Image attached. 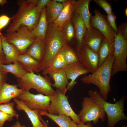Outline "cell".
<instances>
[{"mask_svg":"<svg viewBox=\"0 0 127 127\" xmlns=\"http://www.w3.org/2000/svg\"><path fill=\"white\" fill-rule=\"evenodd\" d=\"M38 0H19L17 5L19 8L16 13L11 17L12 22L7 28V33L16 31L22 26L27 27L31 31L37 25L41 13L37 11V4Z\"/></svg>","mask_w":127,"mask_h":127,"instance_id":"cell-1","label":"cell"},{"mask_svg":"<svg viewBox=\"0 0 127 127\" xmlns=\"http://www.w3.org/2000/svg\"><path fill=\"white\" fill-rule=\"evenodd\" d=\"M114 52L108 56L94 72L88 75H85L80 79L83 83L92 84L97 87L100 94L106 100L111 90L110 82L111 69L114 61Z\"/></svg>","mask_w":127,"mask_h":127,"instance_id":"cell-2","label":"cell"},{"mask_svg":"<svg viewBox=\"0 0 127 127\" xmlns=\"http://www.w3.org/2000/svg\"><path fill=\"white\" fill-rule=\"evenodd\" d=\"M45 42L44 56L40 63L38 73L49 66L54 57L67 42L61 28L53 24L48 26Z\"/></svg>","mask_w":127,"mask_h":127,"instance_id":"cell-3","label":"cell"},{"mask_svg":"<svg viewBox=\"0 0 127 127\" xmlns=\"http://www.w3.org/2000/svg\"><path fill=\"white\" fill-rule=\"evenodd\" d=\"M88 94L89 97L101 104L107 116L108 127H114L120 121L127 119L124 112L126 96H123L115 103H112L105 100L96 89L89 90Z\"/></svg>","mask_w":127,"mask_h":127,"instance_id":"cell-4","label":"cell"},{"mask_svg":"<svg viewBox=\"0 0 127 127\" xmlns=\"http://www.w3.org/2000/svg\"><path fill=\"white\" fill-rule=\"evenodd\" d=\"M18 86L20 88L29 91L31 89L35 90L43 95H52L55 93L52 87L50 79L47 75L43 76L38 74L27 72L22 77L17 78Z\"/></svg>","mask_w":127,"mask_h":127,"instance_id":"cell-5","label":"cell"},{"mask_svg":"<svg viewBox=\"0 0 127 127\" xmlns=\"http://www.w3.org/2000/svg\"><path fill=\"white\" fill-rule=\"evenodd\" d=\"M81 104L82 109L78 114L81 122L85 123L92 121L95 124L99 119L102 122L105 121V113L99 102L89 97H85Z\"/></svg>","mask_w":127,"mask_h":127,"instance_id":"cell-6","label":"cell"},{"mask_svg":"<svg viewBox=\"0 0 127 127\" xmlns=\"http://www.w3.org/2000/svg\"><path fill=\"white\" fill-rule=\"evenodd\" d=\"M49 108L47 111L54 115H64L70 117L77 124L81 123L78 114L73 111L65 94L56 89L51 96Z\"/></svg>","mask_w":127,"mask_h":127,"instance_id":"cell-7","label":"cell"},{"mask_svg":"<svg viewBox=\"0 0 127 127\" xmlns=\"http://www.w3.org/2000/svg\"><path fill=\"white\" fill-rule=\"evenodd\" d=\"M118 33H114V61L111 72V76L118 72L127 71V40L123 37L118 29Z\"/></svg>","mask_w":127,"mask_h":127,"instance_id":"cell-8","label":"cell"},{"mask_svg":"<svg viewBox=\"0 0 127 127\" xmlns=\"http://www.w3.org/2000/svg\"><path fill=\"white\" fill-rule=\"evenodd\" d=\"M9 43L15 46L20 55L25 53L29 47L36 38L27 27L21 26L16 32L4 34V36Z\"/></svg>","mask_w":127,"mask_h":127,"instance_id":"cell-9","label":"cell"},{"mask_svg":"<svg viewBox=\"0 0 127 127\" xmlns=\"http://www.w3.org/2000/svg\"><path fill=\"white\" fill-rule=\"evenodd\" d=\"M51 96L41 94L35 95L30 93L29 91L24 90L16 98L22 101L31 110L38 109L47 111Z\"/></svg>","mask_w":127,"mask_h":127,"instance_id":"cell-10","label":"cell"},{"mask_svg":"<svg viewBox=\"0 0 127 127\" xmlns=\"http://www.w3.org/2000/svg\"><path fill=\"white\" fill-rule=\"evenodd\" d=\"M94 12V15L91 16L90 20L91 27L96 29L105 38L114 42L115 32L109 24L106 16L102 14L98 9H95Z\"/></svg>","mask_w":127,"mask_h":127,"instance_id":"cell-11","label":"cell"},{"mask_svg":"<svg viewBox=\"0 0 127 127\" xmlns=\"http://www.w3.org/2000/svg\"><path fill=\"white\" fill-rule=\"evenodd\" d=\"M77 55L79 61L89 72L93 73L98 68V55L87 46L83 45Z\"/></svg>","mask_w":127,"mask_h":127,"instance_id":"cell-12","label":"cell"},{"mask_svg":"<svg viewBox=\"0 0 127 127\" xmlns=\"http://www.w3.org/2000/svg\"><path fill=\"white\" fill-rule=\"evenodd\" d=\"M104 38L96 29L92 27L89 29L86 28L83 45L87 46L98 55L99 47Z\"/></svg>","mask_w":127,"mask_h":127,"instance_id":"cell-13","label":"cell"},{"mask_svg":"<svg viewBox=\"0 0 127 127\" xmlns=\"http://www.w3.org/2000/svg\"><path fill=\"white\" fill-rule=\"evenodd\" d=\"M64 69L68 79L71 80L67 85V91L72 88L76 83L75 80L79 76L89 73L79 61L68 65Z\"/></svg>","mask_w":127,"mask_h":127,"instance_id":"cell-14","label":"cell"},{"mask_svg":"<svg viewBox=\"0 0 127 127\" xmlns=\"http://www.w3.org/2000/svg\"><path fill=\"white\" fill-rule=\"evenodd\" d=\"M72 16L77 42V53H79L82 47L86 28L83 21L79 15L74 12Z\"/></svg>","mask_w":127,"mask_h":127,"instance_id":"cell-15","label":"cell"},{"mask_svg":"<svg viewBox=\"0 0 127 127\" xmlns=\"http://www.w3.org/2000/svg\"><path fill=\"white\" fill-rule=\"evenodd\" d=\"M18 85H11L4 83L0 91V104L9 103L10 100L17 97L24 90L19 88Z\"/></svg>","mask_w":127,"mask_h":127,"instance_id":"cell-16","label":"cell"},{"mask_svg":"<svg viewBox=\"0 0 127 127\" xmlns=\"http://www.w3.org/2000/svg\"><path fill=\"white\" fill-rule=\"evenodd\" d=\"M91 0H79L75 1L74 6L73 12L78 14L83 21L86 28H91L90 21L91 16L89 10V5Z\"/></svg>","mask_w":127,"mask_h":127,"instance_id":"cell-17","label":"cell"},{"mask_svg":"<svg viewBox=\"0 0 127 127\" xmlns=\"http://www.w3.org/2000/svg\"><path fill=\"white\" fill-rule=\"evenodd\" d=\"M45 39L36 38L27 49V53L40 63L44 56Z\"/></svg>","mask_w":127,"mask_h":127,"instance_id":"cell-18","label":"cell"},{"mask_svg":"<svg viewBox=\"0 0 127 127\" xmlns=\"http://www.w3.org/2000/svg\"><path fill=\"white\" fill-rule=\"evenodd\" d=\"M75 1L74 0H67L64 3L62 9L53 22V24L61 28L66 22L70 20L73 12Z\"/></svg>","mask_w":127,"mask_h":127,"instance_id":"cell-19","label":"cell"},{"mask_svg":"<svg viewBox=\"0 0 127 127\" xmlns=\"http://www.w3.org/2000/svg\"><path fill=\"white\" fill-rule=\"evenodd\" d=\"M14 102L16 104V107L19 111H23L26 114L32 125L33 127H45L40 119L35 110L28 108L21 100L14 98Z\"/></svg>","mask_w":127,"mask_h":127,"instance_id":"cell-20","label":"cell"},{"mask_svg":"<svg viewBox=\"0 0 127 127\" xmlns=\"http://www.w3.org/2000/svg\"><path fill=\"white\" fill-rule=\"evenodd\" d=\"M49 75L54 81L52 86L65 94L67 91L66 88L68 82L64 68L54 71Z\"/></svg>","mask_w":127,"mask_h":127,"instance_id":"cell-21","label":"cell"},{"mask_svg":"<svg viewBox=\"0 0 127 127\" xmlns=\"http://www.w3.org/2000/svg\"><path fill=\"white\" fill-rule=\"evenodd\" d=\"M2 49L4 54L5 63L8 64L16 60L20 53L17 48L8 42L4 36H1Z\"/></svg>","mask_w":127,"mask_h":127,"instance_id":"cell-22","label":"cell"},{"mask_svg":"<svg viewBox=\"0 0 127 127\" xmlns=\"http://www.w3.org/2000/svg\"><path fill=\"white\" fill-rule=\"evenodd\" d=\"M17 60L27 72L38 73L40 63L28 54L25 53L20 55Z\"/></svg>","mask_w":127,"mask_h":127,"instance_id":"cell-23","label":"cell"},{"mask_svg":"<svg viewBox=\"0 0 127 127\" xmlns=\"http://www.w3.org/2000/svg\"><path fill=\"white\" fill-rule=\"evenodd\" d=\"M41 115L45 116L56 123L60 127H77V124L69 117L64 115H54L47 111L37 109Z\"/></svg>","mask_w":127,"mask_h":127,"instance_id":"cell-24","label":"cell"},{"mask_svg":"<svg viewBox=\"0 0 127 127\" xmlns=\"http://www.w3.org/2000/svg\"><path fill=\"white\" fill-rule=\"evenodd\" d=\"M48 23L46 17V7L45 6L42 11L37 25L31 31L33 35L36 38L45 39Z\"/></svg>","mask_w":127,"mask_h":127,"instance_id":"cell-25","label":"cell"},{"mask_svg":"<svg viewBox=\"0 0 127 127\" xmlns=\"http://www.w3.org/2000/svg\"><path fill=\"white\" fill-rule=\"evenodd\" d=\"M114 42L105 37L101 43L99 49L98 67L102 64L111 54L114 52Z\"/></svg>","mask_w":127,"mask_h":127,"instance_id":"cell-26","label":"cell"},{"mask_svg":"<svg viewBox=\"0 0 127 127\" xmlns=\"http://www.w3.org/2000/svg\"><path fill=\"white\" fill-rule=\"evenodd\" d=\"M67 66L61 48L54 57L49 66L42 71V74L44 75L49 74L55 71L64 68Z\"/></svg>","mask_w":127,"mask_h":127,"instance_id":"cell-27","label":"cell"},{"mask_svg":"<svg viewBox=\"0 0 127 127\" xmlns=\"http://www.w3.org/2000/svg\"><path fill=\"white\" fill-rule=\"evenodd\" d=\"M1 70L7 74L9 73L12 74L17 78L22 77L27 73L17 60L14 61L12 64H10L6 65L2 64Z\"/></svg>","mask_w":127,"mask_h":127,"instance_id":"cell-28","label":"cell"},{"mask_svg":"<svg viewBox=\"0 0 127 127\" xmlns=\"http://www.w3.org/2000/svg\"><path fill=\"white\" fill-rule=\"evenodd\" d=\"M64 4H61L50 0L46 8V14L48 23H51L55 20L63 8Z\"/></svg>","mask_w":127,"mask_h":127,"instance_id":"cell-29","label":"cell"},{"mask_svg":"<svg viewBox=\"0 0 127 127\" xmlns=\"http://www.w3.org/2000/svg\"><path fill=\"white\" fill-rule=\"evenodd\" d=\"M62 49L64 59L67 65L79 61L77 53L69 47L67 44L65 45Z\"/></svg>","mask_w":127,"mask_h":127,"instance_id":"cell-30","label":"cell"},{"mask_svg":"<svg viewBox=\"0 0 127 127\" xmlns=\"http://www.w3.org/2000/svg\"><path fill=\"white\" fill-rule=\"evenodd\" d=\"M61 29L67 41H71L74 37V30L70 21V20L66 22L61 27Z\"/></svg>","mask_w":127,"mask_h":127,"instance_id":"cell-31","label":"cell"},{"mask_svg":"<svg viewBox=\"0 0 127 127\" xmlns=\"http://www.w3.org/2000/svg\"><path fill=\"white\" fill-rule=\"evenodd\" d=\"M14 102L0 104V111L11 115L18 119L19 115L14 108Z\"/></svg>","mask_w":127,"mask_h":127,"instance_id":"cell-32","label":"cell"},{"mask_svg":"<svg viewBox=\"0 0 127 127\" xmlns=\"http://www.w3.org/2000/svg\"><path fill=\"white\" fill-rule=\"evenodd\" d=\"M94 1L99 6L102 8L107 14L112 12L111 4L104 0H94Z\"/></svg>","mask_w":127,"mask_h":127,"instance_id":"cell-33","label":"cell"},{"mask_svg":"<svg viewBox=\"0 0 127 127\" xmlns=\"http://www.w3.org/2000/svg\"><path fill=\"white\" fill-rule=\"evenodd\" d=\"M106 16L110 26L115 33H118V29L117 27L115 22L116 18L114 12H112L111 14H107Z\"/></svg>","mask_w":127,"mask_h":127,"instance_id":"cell-34","label":"cell"},{"mask_svg":"<svg viewBox=\"0 0 127 127\" xmlns=\"http://www.w3.org/2000/svg\"><path fill=\"white\" fill-rule=\"evenodd\" d=\"M14 117L0 111V127H3L4 124L6 121H12Z\"/></svg>","mask_w":127,"mask_h":127,"instance_id":"cell-35","label":"cell"},{"mask_svg":"<svg viewBox=\"0 0 127 127\" xmlns=\"http://www.w3.org/2000/svg\"><path fill=\"white\" fill-rule=\"evenodd\" d=\"M11 19L7 15L2 14L0 16V35L3 36L1 31V30L5 27L8 24Z\"/></svg>","mask_w":127,"mask_h":127,"instance_id":"cell-36","label":"cell"},{"mask_svg":"<svg viewBox=\"0 0 127 127\" xmlns=\"http://www.w3.org/2000/svg\"><path fill=\"white\" fill-rule=\"evenodd\" d=\"M50 1V0H38L36 6L37 12L39 13H41L43 8L47 5Z\"/></svg>","mask_w":127,"mask_h":127,"instance_id":"cell-37","label":"cell"},{"mask_svg":"<svg viewBox=\"0 0 127 127\" xmlns=\"http://www.w3.org/2000/svg\"><path fill=\"white\" fill-rule=\"evenodd\" d=\"M118 29L121 31L123 37L127 40V22L123 23Z\"/></svg>","mask_w":127,"mask_h":127,"instance_id":"cell-38","label":"cell"},{"mask_svg":"<svg viewBox=\"0 0 127 127\" xmlns=\"http://www.w3.org/2000/svg\"><path fill=\"white\" fill-rule=\"evenodd\" d=\"M7 74L1 70H0V91L4 83L6 81L7 79Z\"/></svg>","mask_w":127,"mask_h":127,"instance_id":"cell-39","label":"cell"},{"mask_svg":"<svg viewBox=\"0 0 127 127\" xmlns=\"http://www.w3.org/2000/svg\"><path fill=\"white\" fill-rule=\"evenodd\" d=\"M10 127H26L24 125H22L20 122L18 121H17L15 123L12 125Z\"/></svg>","mask_w":127,"mask_h":127,"instance_id":"cell-40","label":"cell"},{"mask_svg":"<svg viewBox=\"0 0 127 127\" xmlns=\"http://www.w3.org/2000/svg\"><path fill=\"white\" fill-rule=\"evenodd\" d=\"M0 56L5 58V55L3 52L2 45V39L0 35Z\"/></svg>","mask_w":127,"mask_h":127,"instance_id":"cell-41","label":"cell"},{"mask_svg":"<svg viewBox=\"0 0 127 127\" xmlns=\"http://www.w3.org/2000/svg\"><path fill=\"white\" fill-rule=\"evenodd\" d=\"M38 115L40 119L42 122L43 124L44 125L45 127H48V123L43 120L41 116L39 114H38Z\"/></svg>","mask_w":127,"mask_h":127,"instance_id":"cell-42","label":"cell"},{"mask_svg":"<svg viewBox=\"0 0 127 127\" xmlns=\"http://www.w3.org/2000/svg\"><path fill=\"white\" fill-rule=\"evenodd\" d=\"M87 123L88 124H86L85 123L81 122L80 123L77 124V127H91L88 122Z\"/></svg>","mask_w":127,"mask_h":127,"instance_id":"cell-43","label":"cell"},{"mask_svg":"<svg viewBox=\"0 0 127 127\" xmlns=\"http://www.w3.org/2000/svg\"><path fill=\"white\" fill-rule=\"evenodd\" d=\"M5 57L0 56V70H1L2 64L5 63Z\"/></svg>","mask_w":127,"mask_h":127,"instance_id":"cell-44","label":"cell"},{"mask_svg":"<svg viewBox=\"0 0 127 127\" xmlns=\"http://www.w3.org/2000/svg\"><path fill=\"white\" fill-rule=\"evenodd\" d=\"M57 2L61 3L64 4L65 3L67 0H53Z\"/></svg>","mask_w":127,"mask_h":127,"instance_id":"cell-45","label":"cell"},{"mask_svg":"<svg viewBox=\"0 0 127 127\" xmlns=\"http://www.w3.org/2000/svg\"><path fill=\"white\" fill-rule=\"evenodd\" d=\"M7 3L6 0H0V5L2 6L5 5Z\"/></svg>","mask_w":127,"mask_h":127,"instance_id":"cell-46","label":"cell"},{"mask_svg":"<svg viewBox=\"0 0 127 127\" xmlns=\"http://www.w3.org/2000/svg\"><path fill=\"white\" fill-rule=\"evenodd\" d=\"M124 13L126 16H127V8H126L125 9L124 11Z\"/></svg>","mask_w":127,"mask_h":127,"instance_id":"cell-47","label":"cell"},{"mask_svg":"<svg viewBox=\"0 0 127 127\" xmlns=\"http://www.w3.org/2000/svg\"><path fill=\"white\" fill-rule=\"evenodd\" d=\"M122 127H127V126H123Z\"/></svg>","mask_w":127,"mask_h":127,"instance_id":"cell-48","label":"cell"}]
</instances>
